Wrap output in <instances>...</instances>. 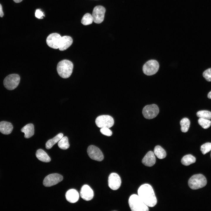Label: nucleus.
I'll use <instances>...</instances> for the list:
<instances>
[{
	"label": "nucleus",
	"mask_w": 211,
	"mask_h": 211,
	"mask_svg": "<svg viewBox=\"0 0 211 211\" xmlns=\"http://www.w3.org/2000/svg\"><path fill=\"white\" fill-rule=\"evenodd\" d=\"M195 161V158L190 154L184 156L182 158L181 161V163L186 166H189L191 164L194 163Z\"/></svg>",
	"instance_id": "nucleus-22"
},
{
	"label": "nucleus",
	"mask_w": 211,
	"mask_h": 211,
	"mask_svg": "<svg viewBox=\"0 0 211 211\" xmlns=\"http://www.w3.org/2000/svg\"><path fill=\"white\" fill-rule=\"evenodd\" d=\"M158 106L155 104L147 105L143 108L142 114L145 118L150 119L155 117L159 113Z\"/></svg>",
	"instance_id": "nucleus-8"
},
{
	"label": "nucleus",
	"mask_w": 211,
	"mask_h": 211,
	"mask_svg": "<svg viewBox=\"0 0 211 211\" xmlns=\"http://www.w3.org/2000/svg\"><path fill=\"white\" fill-rule=\"evenodd\" d=\"M198 122L199 124L205 129H206L209 127L211 125L210 120L208 119L201 118H200L198 119Z\"/></svg>",
	"instance_id": "nucleus-28"
},
{
	"label": "nucleus",
	"mask_w": 211,
	"mask_h": 211,
	"mask_svg": "<svg viewBox=\"0 0 211 211\" xmlns=\"http://www.w3.org/2000/svg\"><path fill=\"white\" fill-rule=\"evenodd\" d=\"M37 158L40 161L45 162H48L51 159L47 153L43 150L40 149L38 150L36 153Z\"/></svg>",
	"instance_id": "nucleus-20"
},
{
	"label": "nucleus",
	"mask_w": 211,
	"mask_h": 211,
	"mask_svg": "<svg viewBox=\"0 0 211 211\" xmlns=\"http://www.w3.org/2000/svg\"><path fill=\"white\" fill-rule=\"evenodd\" d=\"M13 128L12 124L9 122L4 121L0 122V132L4 134H10Z\"/></svg>",
	"instance_id": "nucleus-18"
},
{
	"label": "nucleus",
	"mask_w": 211,
	"mask_h": 211,
	"mask_svg": "<svg viewBox=\"0 0 211 211\" xmlns=\"http://www.w3.org/2000/svg\"><path fill=\"white\" fill-rule=\"evenodd\" d=\"M128 203L132 211H148L149 208L141 199L136 194H134L130 197Z\"/></svg>",
	"instance_id": "nucleus-3"
},
{
	"label": "nucleus",
	"mask_w": 211,
	"mask_h": 211,
	"mask_svg": "<svg viewBox=\"0 0 211 211\" xmlns=\"http://www.w3.org/2000/svg\"><path fill=\"white\" fill-rule=\"evenodd\" d=\"M81 197L86 201H89L92 199L94 193L92 189L87 185H84L81 187L80 191Z\"/></svg>",
	"instance_id": "nucleus-14"
},
{
	"label": "nucleus",
	"mask_w": 211,
	"mask_h": 211,
	"mask_svg": "<svg viewBox=\"0 0 211 211\" xmlns=\"http://www.w3.org/2000/svg\"></svg>",
	"instance_id": "nucleus-36"
},
{
	"label": "nucleus",
	"mask_w": 211,
	"mask_h": 211,
	"mask_svg": "<svg viewBox=\"0 0 211 211\" xmlns=\"http://www.w3.org/2000/svg\"><path fill=\"white\" fill-rule=\"evenodd\" d=\"M159 64L155 60L152 59L147 61L144 65L143 71L146 75H152L156 74L158 71Z\"/></svg>",
	"instance_id": "nucleus-7"
},
{
	"label": "nucleus",
	"mask_w": 211,
	"mask_h": 211,
	"mask_svg": "<svg viewBox=\"0 0 211 211\" xmlns=\"http://www.w3.org/2000/svg\"><path fill=\"white\" fill-rule=\"evenodd\" d=\"M200 150L203 154H205L211 150V143L207 142L202 145Z\"/></svg>",
	"instance_id": "nucleus-29"
},
{
	"label": "nucleus",
	"mask_w": 211,
	"mask_h": 211,
	"mask_svg": "<svg viewBox=\"0 0 211 211\" xmlns=\"http://www.w3.org/2000/svg\"><path fill=\"white\" fill-rule=\"evenodd\" d=\"M207 183L206 178L201 174H196L192 176L188 181L189 187L193 190L202 188L205 186Z\"/></svg>",
	"instance_id": "nucleus-4"
},
{
	"label": "nucleus",
	"mask_w": 211,
	"mask_h": 211,
	"mask_svg": "<svg viewBox=\"0 0 211 211\" xmlns=\"http://www.w3.org/2000/svg\"><path fill=\"white\" fill-rule=\"evenodd\" d=\"M21 131L24 133V137L26 138H28L34 134V126L31 123L28 124L21 129Z\"/></svg>",
	"instance_id": "nucleus-19"
},
{
	"label": "nucleus",
	"mask_w": 211,
	"mask_h": 211,
	"mask_svg": "<svg viewBox=\"0 0 211 211\" xmlns=\"http://www.w3.org/2000/svg\"><path fill=\"white\" fill-rule=\"evenodd\" d=\"M67 200L71 203H74L77 202L79 198V194L75 189H72L68 190L65 194Z\"/></svg>",
	"instance_id": "nucleus-17"
},
{
	"label": "nucleus",
	"mask_w": 211,
	"mask_h": 211,
	"mask_svg": "<svg viewBox=\"0 0 211 211\" xmlns=\"http://www.w3.org/2000/svg\"><path fill=\"white\" fill-rule=\"evenodd\" d=\"M197 116L200 118L210 120L211 119V112L208 110L199 111L197 113Z\"/></svg>",
	"instance_id": "nucleus-27"
},
{
	"label": "nucleus",
	"mask_w": 211,
	"mask_h": 211,
	"mask_svg": "<svg viewBox=\"0 0 211 211\" xmlns=\"http://www.w3.org/2000/svg\"><path fill=\"white\" fill-rule=\"evenodd\" d=\"M35 15L36 18H41L44 16V14L40 9H37L35 11Z\"/></svg>",
	"instance_id": "nucleus-32"
},
{
	"label": "nucleus",
	"mask_w": 211,
	"mask_h": 211,
	"mask_svg": "<svg viewBox=\"0 0 211 211\" xmlns=\"http://www.w3.org/2000/svg\"><path fill=\"white\" fill-rule=\"evenodd\" d=\"M61 37L57 33H52L47 37L46 40L47 44L50 47L54 49H58Z\"/></svg>",
	"instance_id": "nucleus-13"
},
{
	"label": "nucleus",
	"mask_w": 211,
	"mask_h": 211,
	"mask_svg": "<svg viewBox=\"0 0 211 211\" xmlns=\"http://www.w3.org/2000/svg\"><path fill=\"white\" fill-rule=\"evenodd\" d=\"M139 196L148 206L152 207L157 202V199L152 187L147 183L141 185L138 191Z\"/></svg>",
	"instance_id": "nucleus-1"
},
{
	"label": "nucleus",
	"mask_w": 211,
	"mask_h": 211,
	"mask_svg": "<svg viewBox=\"0 0 211 211\" xmlns=\"http://www.w3.org/2000/svg\"><path fill=\"white\" fill-rule=\"evenodd\" d=\"M96 124L98 127L102 128L112 127L114 124L113 118L108 115H102L98 116L95 120Z\"/></svg>",
	"instance_id": "nucleus-6"
},
{
	"label": "nucleus",
	"mask_w": 211,
	"mask_h": 211,
	"mask_svg": "<svg viewBox=\"0 0 211 211\" xmlns=\"http://www.w3.org/2000/svg\"><path fill=\"white\" fill-rule=\"evenodd\" d=\"M203 76L208 81H211V68L205 70L203 73Z\"/></svg>",
	"instance_id": "nucleus-30"
},
{
	"label": "nucleus",
	"mask_w": 211,
	"mask_h": 211,
	"mask_svg": "<svg viewBox=\"0 0 211 211\" xmlns=\"http://www.w3.org/2000/svg\"><path fill=\"white\" fill-rule=\"evenodd\" d=\"M101 132L103 135L108 136H110L112 134L111 131L108 127H103L101 128Z\"/></svg>",
	"instance_id": "nucleus-31"
},
{
	"label": "nucleus",
	"mask_w": 211,
	"mask_h": 211,
	"mask_svg": "<svg viewBox=\"0 0 211 211\" xmlns=\"http://www.w3.org/2000/svg\"><path fill=\"white\" fill-rule=\"evenodd\" d=\"M63 179V176L59 174L56 173L50 174L45 178L43 185L45 187H50L58 183Z\"/></svg>",
	"instance_id": "nucleus-10"
},
{
	"label": "nucleus",
	"mask_w": 211,
	"mask_h": 211,
	"mask_svg": "<svg viewBox=\"0 0 211 211\" xmlns=\"http://www.w3.org/2000/svg\"><path fill=\"white\" fill-rule=\"evenodd\" d=\"M121 180L120 176L117 173H110L108 178V185L111 189L115 190L120 187Z\"/></svg>",
	"instance_id": "nucleus-12"
},
{
	"label": "nucleus",
	"mask_w": 211,
	"mask_h": 211,
	"mask_svg": "<svg viewBox=\"0 0 211 211\" xmlns=\"http://www.w3.org/2000/svg\"><path fill=\"white\" fill-rule=\"evenodd\" d=\"M207 97L211 99V91H210L208 93L207 95Z\"/></svg>",
	"instance_id": "nucleus-34"
},
{
	"label": "nucleus",
	"mask_w": 211,
	"mask_h": 211,
	"mask_svg": "<svg viewBox=\"0 0 211 211\" xmlns=\"http://www.w3.org/2000/svg\"><path fill=\"white\" fill-rule=\"evenodd\" d=\"M73 68V64L70 61L64 59L57 64V69L59 75L63 78H67L71 75Z\"/></svg>",
	"instance_id": "nucleus-2"
},
{
	"label": "nucleus",
	"mask_w": 211,
	"mask_h": 211,
	"mask_svg": "<svg viewBox=\"0 0 211 211\" xmlns=\"http://www.w3.org/2000/svg\"><path fill=\"white\" fill-rule=\"evenodd\" d=\"M73 39L69 36L62 37L59 45V49L60 51L64 50L68 48L72 44Z\"/></svg>",
	"instance_id": "nucleus-16"
},
{
	"label": "nucleus",
	"mask_w": 211,
	"mask_h": 211,
	"mask_svg": "<svg viewBox=\"0 0 211 211\" xmlns=\"http://www.w3.org/2000/svg\"><path fill=\"white\" fill-rule=\"evenodd\" d=\"M156 161V158L154 153L152 151H149L144 157L142 162L145 166L151 167L155 164Z\"/></svg>",
	"instance_id": "nucleus-15"
},
{
	"label": "nucleus",
	"mask_w": 211,
	"mask_h": 211,
	"mask_svg": "<svg viewBox=\"0 0 211 211\" xmlns=\"http://www.w3.org/2000/svg\"><path fill=\"white\" fill-rule=\"evenodd\" d=\"M59 147L62 149H66L69 147L67 137L66 136L63 137L58 142V143Z\"/></svg>",
	"instance_id": "nucleus-25"
},
{
	"label": "nucleus",
	"mask_w": 211,
	"mask_h": 211,
	"mask_svg": "<svg viewBox=\"0 0 211 211\" xmlns=\"http://www.w3.org/2000/svg\"><path fill=\"white\" fill-rule=\"evenodd\" d=\"M87 152L89 157L93 160L101 161L103 159V155L101 151L94 145H91L89 146Z\"/></svg>",
	"instance_id": "nucleus-11"
},
{
	"label": "nucleus",
	"mask_w": 211,
	"mask_h": 211,
	"mask_svg": "<svg viewBox=\"0 0 211 211\" xmlns=\"http://www.w3.org/2000/svg\"><path fill=\"white\" fill-rule=\"evenodd\" d=\"M20 80V76L16 74L8 75L4 79L3 83L7 89L11 90L16 88L18 85Z\"/></svg>",
	"instance_id": "nucleus-5"
},
{
	"label": "nucleus",
	"mask_w": 211,
	"mask_h": 211,
	"mask_svg": "<svg viewBox=\"0 0 211 211\" xmlns=\"http://www.w3.org/2000/svg\"><path fill=\"white\" fill-rule=\"evenodd\" d=\"M4 16V13L2 10L1 5L0 4V17H2Z\"/></svg>",
	"instance_id": "nucleus-33"
},
{
	"label": "nucleus",
	"mask_w": 211,
	"mask_h": 211,
	"mask_svg": "<svg viewBox=\"0 0 211 211\" xmlns=\"http://www.w3.org/2000/svg\"><path fill=\"white\" fill-rule=\"evenodd\" d=\"M63 136L62 133H60L53 138L48 140L45 144L46 148L47 149H51L55 144L59 141Z\"/></svg>",
	"instance_id": "nucleus-21"
},
{
	"label": "nucleus",
	"mask_w": 211,
	"mask_h": 211,
	"mask_svg": "<svg viewBox=\"0 0 211 211\" xmlns=\"http://www.w3.org/2000/svg\"><path fill=\"white\" fill-rule=\"evenodd\" d=\"M180 124L181 126V130L182 132H187L189 129L190 124L189 120L187 118H184L181 120Z\"/></svg>",
	"instance_id": "nucleus-24"
},
{
	"label": "nucleus",
	"mask_w": 211,
	"mask_h": 211,
	"mask_svg": "<svg viewBox=\"0 0 211 211\" xmlns=\"http://www.w3.org/2000/svg\"><path fill=\"white\" fill-rule=\"evenodd\" d=\"M93 21L92 15L89 13H86L83 16L81 23L84 25H88L91 24Z\"/></svg>",
	"instance_id": "nucleus-26"
},
{
	"label": "nucleus",
	"mask_w": 211,
	"mask_h": 211,
	"mask_svg": "<svg viewBox=\"0 0 211 211\" xmlns=\"http://www.w3.org/2000/svg\"><path fill=\"white\" fill-rule=\"evenodd\" d=\"M15 2L18 3L21 2L23 0H13Z\"/></svg>",
	"instance_id": "nucleus-35"
},
{
	"label": "nucleus",
	"mask_w": 211,
	"mask_h": 211,
	"mask_svg": "<svg viewBox=\"0 0 211 211\" xmlns=\"http://www.w3.org/2000/svg\"><path fill=\"white\" fill-rule=\"evenodd\" d=\"M154 153L157 157L160 159L165 158L166 156V153L165 150L159 145L155 147L154 149Z\"/></svg>",
	"instance_id": "nucleus-23"
},
{
	"label": "nucleus",
	"mask_w": 211,
	"mask_h": 211,
	"mask_svg": "<svg viewBox=\"0 0 211 211\" xmlns=\"http://www.w3.org/2000/svg\"><path fill=\"white\" fill-rule=\"evenodd\" d=\"M106 12L105 8L101 6H97L93 8L92 16L94 22L96 23H101L103 21Z\"/></svg>",
	"instance_id": "nucleus-9"
}]
</instances>
